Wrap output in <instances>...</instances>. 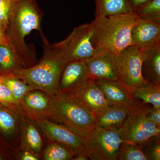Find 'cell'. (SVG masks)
<instances>
[{"mask_svg": "<svg viewBox=\"0 0 160 160\" xmlns=\"http://www.w3.org/2000/svg\"><path fill=\"white\" fill-rule=\"evenodd\" d=\"M42 39L44 50L39 62L29 68L18 69L13 76L33 90H41L52 96L58 91L60 77L68 59L59 42L51 44L46 37Z\"/></svg>", "mask_w": 160, "mask_h": 160, "instance_id": "obj_2", "label": "cell"}, {"mask_svg": "<svg viewBox=\"0 0 160 160\" xmlns=\"http://www.w3.org/2000/svg\"><path fill=\"white\" fill-rule=\"evenodd\" d=\"M50 100L47 119L66 126L84 139L95 128L94 115L75 98L58 91Z\"/></svg>", "mask_w": 160, "mask_h": 160, "instance_id": "obj_4", "label": "cell"}, {"mask_svg": "<svg viewBox=\"0 0 160 160\" xmlns=\"http://www.w3.org/2000/svg\"><path fill=\"white\" fill-rule=\"evenodd\" d=\"M59 42L68 62L86 61L100 52L95 48L92 41L90 23L76 27Z\"/></svg>", "mask_w": 160, "mask_h": 160, "instance_id": "obj_9", "label": "cell"}, {"mask_svg": "<svg viewBox=\"0 0 160 160\" xmlns=\"http://www.w3.org/2000/svg\"><path fill=\"white\" fill-rule=\"evenodd\" d=\"M133 12L138 11L151 0H128Z\"/></svg>", "mask_w": 160, "mask_h": 160, "instance_id": "obj_31", "label": "cell"}, {"mask_svg": "<svg viewBox=\"0 0 160 160\" xmlns=\"http://www.w3.org/2000/svg\"><path fill=\"white\" fill-rule=\"evenodd\" d=\"M145 52L142 65L143 78L149 83L160 84V47Z\"/></svg>", "mask_w": 160, "mask_h": 160, "instance_id": "obj_18", "label": "cell"}, {"mask_svg": "<svg viewBox=\"0 0 160 160\" xmlns=\"http://www.w3.org/2000/svg\"><path fill=\"white\" fill-rule=\"evenodd\" d=\"M1 77L2 82L9 88L19 103L27 93L33 90L24 81L14 76Z\"/></svg>", "mask_w": 160, "mask_h": 160, "instance_id": "obj_24", "label": "cell"}, {"mask_svg": "<svg viewBox=\"0 0 160 160\" xmlns=\"http://www.w3.org/2000/svg\"><path fill=\"white\" fill-rule=\"evenodd\" d=\"M6 31L5 27L0 21V45H5L8 46Z\"/></svg>", "mask_w": 160, "mask_h": 160, "instance_id": "obj_33", "label": "cell"}, {"mask_svg": "<svg viewBox=\"0 0 160 160\" xmlns=\"http://www.w3.org/2000/svg\"><path fill=\"white\" fill-rule=\"evenodd\" d=\"M44 136L38 122L25 115L18 151L31 152L41 158L45 147Z\"/></svg>", "mask_w": 160, "mask_h": 160, "instance_id": "obj_16", "label": "cell"}, {"mask_svg": "<svg viewBox=\"0 0 160 160\" xmlns=\"http://www.w3.org/2000/svg\"><path fill=\"white\" fill-rule=\"evenodd\" d=\"M25 117L20 104L0 103V149L6 153L18 151Z\"/></svg>", "mask_w": 160, "mask_h": 160, "instance_id": "obj_7", "label": "cell"}, {"mask_svg": "<svg viewBox=\"0 0 160 160\" xmlns=\"http://www.w3.org/2000/svg\"><path fill=\"white\" fill-rule=\"evenodd\" d=\"M146 56L145 52L135 45L127 46L116 56L119 79L131 89L148 84L143 78L142 65Z\"/></svg>", "mask_w": 160, "mask_h": 160, "instance_id": "obj_8", "label": "cell"}, {"mask_svg": "<svg viewBox=\"0 0 160 160\" xmlns=\"http://www.w3.org/2000/svg\"><path fill=\"white\" fill-rule=\"evenodd\" d=\"M94 81L86 61L68 62L60 77L58 91L69 94L88 86Z\"/></svg>", "mask_w": 160, "mask_h": 160, "instance_id": "obj_11", "label": "cell"}, {"mask_svg": "<svg viewBox=\"0 0 160 160\" xmlns=\"http://www.w3.org/2000/svg\"><path fill=\"white\" fill-rule=\"evenodd\" d=\"M132 93L133 102L160 108V84L148 83L133 89Z\"/></svg>", "mask_w": 160, "mask_h": 160, "instance_id": "obj_21", "label": "cell"}, {"mask_svg": "<svg viewBox=\"0 0 160 160\" xmlns=\"http://www.w3.org/2000/svg\"><path fill=\"white\" fill-rule=\"evenodd\" d=\"M51 96L40 90L29 92L21 100L20 106L28 117L36 122L48 119Z\"/></svg>", "mask_w": 160, "mask_h": 160, "instance_id": "obj_15", "label": "cell"}, {"mask_svg": "<svg viewBox=\"0 0 160 160\" xmlns=\"http://www.w3.org/2000/svg\"><path fill=\"white\" fill-rule=\"evenodd\" d=\"M135 12L140 18L160 24V0H151Z\"/></svg>", "mask_w": 160, "mask_h": 160, "instance_id": "obj_26", "label": "cell"}, {"mask_svg": "<svg viewBox=\"0 0 160 160\" xmlns=\"http://www.w3.org/2000/svg\"><path fill=\"white\" fill-rule=\"evenodd\" d=\"M86 61L89 73L94 80H119L116 57L108 52H99Z\"/></svg>", "mask_w": 160, "mask_h": 160, "instance_id": "obj_14", "label": "cell"}, {"mask_svg": "<svg viewBox=\"0 0 160 160\" xmlns=\"http://www.w3.org/2000/svg\"><path fill=\"white\" fill-rule=\"evenodd\" d=\"M147 116L150 121L160 128V108L150 106L147 112Z\"/></svg>", "mask_w": 160, "mask_h": 160, "instance_id": "obj_30", "label": "cell"}, {"mask_svg": "<svg viewBox=\"0 0 160 160\" xmlns=\"http://www.w3.org/2000/svg\"><path fill=\"white\" fill-rule=\"evenodd\" d=\"M138 145L148 160H160V136L152 137Z\"/></svg>", "mask_w": 160, "mask_h": 160, "instance_id": "obj_27", "label": "cell"}, {"mask_svg": "<svg viewBox=\"0 0 160 160\" xmlns=\"http://www.w3.org/2000/svg\"><path fill=\"white\" fill-rule=\"evenodd\" d=\"M138 18L134 12L95 18L90 23L95 48L99 52H108L116 57L123 49L133 44L131 29Z\"/></svg>", "mask_w": 160, "mask_h": 160, "instance_id": "obj_3", "label": "cell"}, {"mask_svg": "<svg viewBox=\"0 0 160 160\" xmlns=\"http://www.w3.org/2000/svg\"><path fill=\"white\" fill-rule=\"evenodd\" d=\"M21 68H24L22 64L9 46L0 45V76L13 75Z\"/></svg>", "mask_w": 160, "mask_h": 160, "instance_id": "obj_22", "label": "cell"}, {"mask_svg": "<svg viewBox=\"0 0 160 160\" xmlns=\"http://www.w3.org/2000/svg\"><path fill=\"white\" fill-rule=\"evenodd\" d=\"M120 126H96L85 139L86 154L89 159L118 160L120 145L124 141L121 138Z\"/></svg>", "mask_w": 160, "mask_h": 160, "instance_id": "obj_5", "label": "cell"}, {"mask_svg": "<svg viewBox=\"0 0 160 160\" xmlns=\"http://www.w3.org/2000/svg\"><path fill=\"white\" fill-rule=\"evenodd\" d=\"M16 0H0V21L6 29L9 14Z\"/></svg>", "mask_w": 160, "mask_h": 160, "instance_id": "obj_28", "label": "cell"}, {"mask_svg": "<svg viewBox=\"0 0 160 160\" xmlns=\"http://www.w3.org/2000/svg\"><path fill=\"white\" fill-rule=\"evenodd\" d=\"M131 36L132 44L143 52L160 47V24L139 18Z\"/></svg>", "mask_w": 160, "mask_h": 160, "instance_id": "obj_12", "label": "cell"}, {"mask_svg": "<svg viewBox=\"0 0 160 160\" xmlns=\"http://www.w3.org/2000/svg\"><path fill=\"white\" fill-rule=\"evenodd\" d=\"M76 155V153L72 149L53 141H49L42 155L45 160H73Z\"/></svg>", "mask_w": 160, "mask_h": 160, "instance_id": "obj_23", "label": "cell"}, {"mask_svg": "<svg viewBox=\"0 0 160 160\" xmlns=\"http://www.w3.org/2000/svg\"><path fill=\"white\" fill-rule=\"evenodd\" d=\"M4 153H3V152H0V160H4L5 159V157H4Z\"/></svg>", "mask_w": 160, "mask_h": 160, "instance_id": "obj_34", "label": "cell"}, {"mask_svg": "<svg viewBox=\"0 0 160 160\" xmlns=\"http://www.w3.org/2000/svg\"><path fill=\"white\" fill-rule=\"evenodd\" d=\"M0 103L4 105L19 104L9 88L3 83H0Z\"/></svg>", "mask_w": 160, "mask_h": 160, "instance_id": "obj_29", "label": "cell"}, {"mask_svg": "<svg viewBox=\"0 0 160 160\" xmlns=\"http://www.w3.org/2000/svg\"><path fill=\"white\" fill-rule=\"evenodd\" d=\"M129 110L124 107L109 106L95 116L96 126L100 127L121 126L125 122Z\"/></svg>", "mask_w": 160, "mask_h": 160, "instance_id": "obj_19", "label": "cell"}, {"mask_svg": "<svg viewBox=\"0 0 160 160\" xmlns=\"http://www.w3.org/2000/svg\"><path fill=\"white\" fill-rule=\"evenodd\" d=\"M43 12L37 0H16L8 20L6 33L7 44L24 68H29L38 63L33 46L27 45L25 38L33 30L45 36L42 28Z\"/></svg>", "mask_w": 160, "mask_h": 160, "instance_id": "obj_1", "label": "cell"}, {"mask_svg": "<svg viewBox=\"0 0 160 160\" xmlns=\"http://www.w3.org/2000/svg\"><path fill=\"white\" fill-rule=\"evenodd\" d=\"M38 122L48 141L62 144L73 150L76 155H86L85 139L64 125L47 119L39 120Z\"/></svg>", "mask_w": 160, "mask_h": 160, "instance_id": "obj_10", "label": "cell"}, {"mask_svg": "<svg viewBox=\"0 0 160 160\" xmlns=\"http://www.w3.org/2000/svg\"><path fill=\"white\" fill-rule=\"evenodd\" d=\"M94 82L102 92L109 106H119L129 109L133 106V89L119 80L114 81L94 80Z\"/></svg>", "mask_w": 160, "mask_h": 160, "instance_id": "obj_13", "label": "cell"}, {"mask_svg": "<svg viewBox=\"0 0 160 160\" xmlns=\"http://www.w3.org/2000/svg\"><path fill=\"white\" fill-rule=\"evenodd\" d=\"M118 160H148V158L138 144L123 141L120 145Z\"/></svg>", "mask_w": 160, "mask_h": 160, "instance_id": "obj_25", "label": "cell"}, {"mask_svg": "<svg viewBox=\"0 0 160 160\" xmlns=\"http://www.w3.org/2000/svg\"><path fill=\"white\" fill-rule=\"evenodd\" d=\"M151 106L133 102L125 122L120 126L123 141L139 144L152 137L160 136V128L147 116V112Z\"/></svg>", "mask_w": 160, "mask_h": 160, "instance_id": "obj_6", "label": "cell"}, {"mask_svg": "<svg viewBox=\"0 0 160 160\" xmlns=\"http://www.w3.org/2000/svg\"><path fill=\"white\" fill-rule=\"evenodd\" d=\"M2 82V78H1V77L0 76V83Z\"/></svg>", "mask_w": 160, "mask_h": 160, "instance_id": "obj_35", "label": "cell"}, {"mask_svg": "<svg viewBox=\"0 0 160 160\" xmlns=\"http://www.w3.org/2000/svg\"><path fill=\"white\" fill-rule=\"evenodd\" d=\"M67 94L79 101L95 117L109 106L102 92L94 81L88 86Z\"/></svg>", "mask_w": 160, "mask_h": 160, "instance_id": "obj_17", "label": "cell"}, {"mask_svg": "<svg viewBox=\"0 0 160 160\" xmlns=\"http://www.w3.org/2000/svg\"><path fill=\"white\" fill-rule=\"evenodd\" d=\"M95 17L112 16L133 12L128 0H94Z\"/></svg>", "mask_w": 160, "mask_h": 160, "instance_id": "obj_20", "label": "cell"}, {"mask_svg": "<svg viewBox=\"0 0 160 160\" xmlns=\"http://www.w3.org/2000/svg\"><path fill=\"white\" fill-rule=\"evenodd\" d=\"M40 158L37 155L28 151H22L20 157V159L22 160H38Z\"/></svg>", "mask_w": 160, "mask_h": 160, "instance_id": "obj_32", "label": "cell"}]
</instances>
